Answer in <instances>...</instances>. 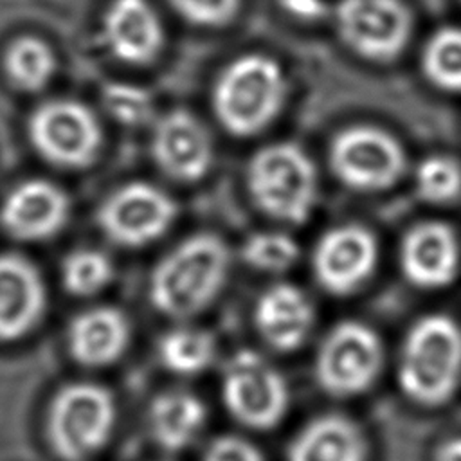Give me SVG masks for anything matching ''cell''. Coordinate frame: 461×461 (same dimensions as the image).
<instances>
[{
	"label": "cell",
	"instance_id": "obj_1",
	"mask_svg": "<svg viewBox=\"0 0 461 461\" xmlns=\"http://www.w3.org/2000/svg\"><path fill=\"white\" fill-rule=\"evenodd\" d=\"M225 241L209 232L193 234L173 247L153 268L149 301L157 312L187 319L212 303L229 272Z\"/></svg>",
	"mask_w": 461,
	"mask_h": 461
},
{
	"label": "cell",
	"instance_id": "obj_2",
	"mask_svg": "<svg viewBox=\"0 0 461 461\" xmlns=\"http://www.w3.org/2000/svg\"><path fill=\"white\" fill-rule=\"evenodd\" d=\"M461 380V328L447 315H427L407 333L398 382L412 402L438 407L450 400Z\"/></svg>",
	"mask_w": 461,
	"mask_h": 461
},
{
	"label": "cell",
	"instance_id": "obj_3",
	"mask_svg": "<svg viewBox=\"0 0 461 461\" xmlns=\"http://www.w3.org/2000/svg\"><path fill=\"white\" fill-rule=\"evenodd\" d=\"M286 77L279 63L265 54L232 59L212 88V106L220 124L238 137L265 130L281 112Z\"/></svg>",
	"mask_w": 461,
	"mask_h": 461
},
{
	"label": "cell",
	"instance_id": "obj_4",
	"mask_svg": "<svg viewBox=\"0 0 461 461\" xmlns=\"http://www.w3.org/2000/svg\"><path fill=\"white\" fill-rule=\"evenodd\" d=\"M117 421L113 394L94 382H72L52 396L45 438L59 461H88L110 441Z\"/></svg>",
	"mask_w": 461,
	"mask_h": 461
},
{
	"label": "cell",
	"instance_id": "obj_5",
	"mask_svg": "<svg viewBox=\"0 0 461 461\" xmlns=\"http://www.w3.org/2000/svg\"><path fill=\"white\" fill-rule=\"evenodd\" d=\"M247 187L265 214L301 225L317 202L319 176L315 164L301 146L274 142L250 158Z\"/></svg>",
	"mask_w": 461,
	"mask_h": 461
},
{
	"label": "cell",
	"instance_id": "obj_6",
	"mask_svg": "<svg viewBox=\"0 0 461 461\" xmlns=\"http://www.w3.org/2000/svg\"><path fill=\"white\" fill-rule=\"evenodd\" d=\"M221 402L236 423L252 430H270L288 412L290 389L267 357L254 349H240L223 367Z\"/></svg>",
	"mask_w": 461,
	"mask_h": 461
},
{
	"label": "cell",
	"instance_id": "obj_7",
	"mask_svg": "<svg viewBox=\"0 0 461 461\" xmlns=\"http://www.w3.org/2000/svg\"><path fill=\"white\" fill-rule=\"evenodd\" d=\"M384 346L373 328L358 321L335 324L315 355L317 385L333 398L366 393L380 376Z\"/></svg>",
	"mask_w": 461,
	"mask_h": 461
},
{
	"label": "cell",
	"instance_id": "obj_8",
	"mask_svg": "<svg viewBox=\"0 0 461 461\" xmlns=\"http://www.w3.org/2000/svg\"><path fill=\"white\" fill-rule=\"evenodd\" d=\"M330 164L344 185L376 193L393 187L402 178L407 157L402 144L385 130L357 124L333 137Z\"/></svg>",
	"mask_w": 461,
	"mask_h": 461
},
{
	"label": "cell",
	"instance_id": "obj_9",
	"mask_svg": "<svg viewBox=\"0 0 461 461\" xmlns=\"http://www.w3.org/2000/svg\"><path fill=\"white\" fill-rule=\"evenodd\" d=\"M335 23L340 40L355 54L389 63L407 47L414 18L403 0H339Z\"/></svg>",
	"mask_w": 461,
	"mask_h": 461
},
{
	"label": "cell",
	"instance_id": "obj_10",
	"mask_svg": "<svg viewBox=\"0 0 461 461\" xmlns=\"http://www.w3.org/2000/svg\"><path fill=\"white\" fill-rule=\"evenodd\" d=\"M34 149L59 167H85L103 142L97 117L83 103L52 99L40 104L27 124Z\"/></svg>",
	"mask_w": 461,
	"mask_h": 461
},
{
	"label": "cell",
	"instance_id": "obj_11",
	"mask_svg": "<svg viewBox=\"0 0 461 461\" xmlns=\"http://www.w3.org/2000/svg\"><path fill=\"white\" fill-rule=\"evenodd\" d=\"M175 200L148 182H130L110 193L97 211L106 238L122 247H142L162 236L175 221Z\"/></svg>",
	"mask_w": 461,
	"mask_h": 461
},
{
	"label": "cell",
	"instance_id": "obj_12",
	"mask_svg": "<svg viewBox=\"0 0 461 461\" xmlns=\"http://www.w3.org/2000/svg\"><path fill=\"white\" fill-rule=\"evenodd\" d=\"M378 261L375 234L357 223L330 229L313 250V272L322 288L335 295H348L360 288Z\"/></svg>",
	"mask_w": 461,
	"mask_h": 461
},
{
	"label": "cell",
	"instance_id": "obj_13",
	"mask_svg": "<svg viewBox=\"0 0 461 461\" xmlns=\"http://www.w3.org/2000/svg\"><path fill=\"white\" fill-rule=\"evenodd\" d=\"M151 155L167 176L194 182L211 167L212 139L198 117L187 110H171L155 121Z\"/></svg>",
	"mask_w": 461,
	"mask_h": 461
},
{
	"label": "cell",
	"instance_id": "obj_14",
	"mask_svg": "<svg viewBox=\"0 0 461 461\" xmlns=\"http://www.w3.org/2000/svg\"><path fill=\"white\" fill-rule=\"evenodd\" d=\"M70 202L67 193L43 178L14 185L0 205V225L16 240L40 241L58 234L67 223Z\"/></svg>",
	"mask_w": 461,
	"mask_h": 461
},
{
	"label": "cell",
	"instance_id": "obj_15",
	"mask_svg": "<svg viewBox=\"0 0 461 461\" xmlns=\"http://www.w3.org/2000/svg\"><path fill=\"white\" fill-rule=\"evenodd\" d=\"M101 38L119 61L148 65L162 50L164 29L148 0H112L101 20Z\"/></svg>",
	"mask_w": 461,
	"mask_h": 461
},
{
	"label": "cell",
	"instance_id": "obj_16",
	"mask_svg": "<svg viewBox=\"0 0 461 461\" xmlns=\"http://www.w3.org/2000/svg\"><path fill=\"white\" fill-rule=\"evenodd\" d=\"M400 265L414 286L443 288L459 270V243L445 221H421L409 229L400 247Z\"/></svg>",
	"mask_w": 461,
	"mask_h": 461
},
{
	"label": "cell",
	"instance_id": "obj_17",
	"mask_svg": "<svg viewBox=\"0 0 461 461\" xmlns=\"http://www.w3.org/2000/svg\"><path fill=\"white\" fill-rule=\"evenodd\" d=\"M45 306L47 292L38 268L23 256L0 254V342L27 335Z\"/></svg>",
	"mask_w": 461,
	"mask_h": 461
},
{
	"label": "cell",
	"instance_id": "obj_18",
	"mask_svg": "<svg viewBox=\"0 0 461 461\" xmlns=\"http://www.w3.org/2000/svg\"><path fill=\"white\" fill-rule=\"evenodd\" d=\"M313 321L315 312L308 295L290 283L267 288L254 310V322L261 339L283 353L295 351L306 342Z\"/></svg>",
	"mask_w": 461,
	"mask_h": 461
},
{
	"label": "cell",
	"instance_id": "obj_19",
	"mask_svg": "<svg viewBox=\"0 0 461 461\" xmlns=\"http://www.w3.org/2000/svg\"><path fill=\"white\" fill-rule=\"evenodd\" d=\"M369 445L357 421L344 414H321L290 439L286 461H367Z\"/></svg>",
	"mask_w": 461,
	"mask_h": 461
},
{
	"label": "cell",
	"instance_id": "obj_20",
	"mask_svg": "<svg viewBox=\"0 0 461 461\" xmlns=\"http://www.w3.org/2000/svg\"><path fill=\"white\" fill-rule=\"evenodd\" d=\"M128 342L130 322L113 306H95L77 313L67 331L72 358L88 367H104L117 362Z\"/></svg>",
	"mask_w": 461,
	"mask_h": 461
},
{
	"label": "cell",
	"instance_id": "obj_21",
	"mask_svg": "<svg viewBox=\"0 0 461 461\" xmlns=\"http://www.w3.org/2000/svg\"><path fill=\"white\" fill-rule=\"evenodd\" d=\"M146 420L157 447L166 452H180L189 448L203 432L207 409L194 393L169 389L151 400Z\"/></svg>",
	"mask_w": 461,
	"mask_h": 461
},
{
	"label": "cell",
	"instance_id": "obj_22",
	"mask_svg": "<svg viewBox=\"0 0 461 461\" xmlns=\"http://www.w3.org/2000/svg\"><path fill=\"white\" fill-rule=\"evenodd\" d=\"M157 353L167 371L180 376H193L212 364L216 340L207 330L178 326L160 337Z\"/></svg>",
	"mask_w": 461,
	"mask_h": 461
},
{
	"label": "cell",
	"instance_id": "obj_23",
	"mask_svg": "<svg viewBox=\"0 0 461 461\" xmlns=\"http://www.w3.org/2000/svg\"><path fill=\"white\" fill-rule=\"evenodd\" d=\"M7 79L23 92L41 90L56 70L52 49L38 36H20L9 43L4 54Z\"/></svg>",
	"mask_w": 461,
	"mask_h": 461
},
{
	"label": "cell",
	"instance_id": "obj_24",
	"mask_svg": "<svg viewBox=\"0 0 461 461\" xmlns=\"http://www.w3.org/2000/svg\"><path fill=\"white\" fill-rule=\"evenodd\" d=\"M421 70L438 88L461 92V27L436 31L421 50Z\"/></svg>",
	"mask_w": 461,
	"mask_h": 461
},
{
	"label": "cell",
	"instance_id": "obj_25",
	"mask_svg": "<svg viewBox=\"0 0 461 461\" xmlns=\"http://www.w3.org/2000/svg\"><path fill=\"white\" fill-rule=\"evenodd\" d=\"M112 276L110 258L95 249L72 250L61 265L63 286L74 295L97 294L112 281Z\"/></svg>",
	"mask_w": 461,
	"mask_h": 461
},
{
	"label": "cell",
	"instance_id": "obj_26",
	"mask_svg": "<svg viewBox=\"0 0 461 461\" xmlns=\"http://www.w3.org/2000/svg\"><path fill=\"white\" fill-rule=\"evenodd\" d=\"M241 256L245 263L256 270L279 274L295 263L299 258V245L285 232L261 230L245 240Z\"/></svg>",
	"mask_w": 461,
	"mask_h": 461
},
{
	"label": "cell",
	"instance_id": "obj_27",
	"mask_svg": "<svg viewBox=\"0 0 461 461\" xmlns=\"http://www.w3.org/2000/svg\"><path fill=\"white\" fill-rule=\"evenodd\" d=\"M416 191L430 203H448L461 196V164L445 155L423 158L416 169Z\"/></svg>",
	"mask_w": 461,
	"mask_h": 461
},
{
	"label": "cell",
	"instance_id": "obj_28",
	"mask_svg": "<svg viewBox=\"0 0 461 461\" xmlns=\"http://www.w3.org/2000/svg\"><path fill=\"white\" fill-rule=\"evenodd\" d=\"M104 110L121 124L137 126L151 119L153 95L137 85L110 81L101 90Z\"/></svg>",
	"mask_w": 461,
	"mask_h": 461
},
{
	"label": "cell",
	"instance_id": "obj_29",
	"mask_svg": "<svg viewBox=\"0 0 461 461\" xmlns=\"http://www.w3.org/2000/svg\"><path fill=\"white\" fill-rule=\"evenodd\" d=\"M171 7L189 23L203 27H220L229 23L238 9L240 0H167Z\"/></svg>",
	"mask_w": 461,
	"mask_h": 461
},
{
	"label": "cell",
	"instance_id": "obj_30",
	"mask_svg": "<svg viewBox=\"0 0 461 461\" xmlns=\"http://www.w3.org/2000/svg\"><path fill=\"white\" fill-rule=\"evenodd\" d=\"M202 461H265V457L252 441L236 434H223L207 445Z\"/></svg>",
	"mask_w": 461,
	"mask_h": 461
},
{
	"label": "cell",
	"instance_id": "obj_31",
	"mask_svg": "<svg viewBox=\"0 0 461 461\" xmlns=\"http://www.w3.org/2000/svg\"><path fill=\"white\" fill-rule=\"evenodd\" d=\"M434 461H461V436L443 439L436 447Z\"/></svg>",
	"mask_w": 461,
	"mask_h": 461
}]
</instances>
